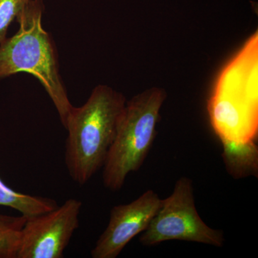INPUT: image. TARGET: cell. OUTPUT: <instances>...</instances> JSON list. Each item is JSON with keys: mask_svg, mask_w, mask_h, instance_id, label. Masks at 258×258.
<instances>
[{"mask_svg": "<svg viewBox=\"0 0 258 258\" xmlns=\"http://www.w3.org/2000/svg\"><path fill=\"white\" fill-rule=\"evenodd\" d=\"M42 0H29L17 19L18 32L0 43V80L20 73L32 75L45 90L64 128L74 106L61 77L53 37L42 25Z\"/></svg>", "mask_w": 258, "mask_h": 258, "instance_id": "6da1fadb", "label": "cell"}, {"mask_svg": "<svg viewBox=\"0 0 258 258\" xmlns=\"http://www.w3.org/2000/svg\"><path fill=\"white\" fill-rule=\"evenodd\" d=\"M126 101L123 93L98 85L82 106L73 108L64 126V163L75 182L86 184L103 168Z\"/></svg>", "mask_w": 258, "mask_h": 258, "instance_id": "7a4b0ae2", "label": "cell"}, {"mask_svg": "<svg viewBox=\"0 0 258 258\" xmlns=\"http://www.w3.org/2000/svg\"><path fill=\"white\" fill-rule=\"evenodd\" d=\"M258 32L222 69L209 98L212 128L222 142L255 141L258 130Z\"/></svg>", "mask_w": 258, "mask_h": 258, "instance_id": "3957f363", "label": "cell"}, {"mask_svg": "<svg viewBox=\"0 0 258 258\" xmlns=\"http://www.w3.org/2000/svg\"><path fill=\"white\" fill-rule=\"evenodd\" d=\"M166 96L164 88L152 87L126 101L103 166V182L107 189H121L128 174L143 165L157 136Z\"/></svg>", "mask_w": 258, "mask_h": 258, "instance_id": "277c9868", "label": "cell"}, {"mask_svg": "<svg viewBox=\"0 0 258 258\" xmlns=\"http://www.w3.org/2000/svg\"><path fill=\"white\" fill-rule=\"evenodd\" d=\"M170 240L187 241L221 247L225 242L222 230L207 225L200 217L194 197L191 179L181 176L176 181L172 193L161 200L160 208L139 242L154 246Z\"/></svg>", "mask_w": 258, "mask_h": 258, "instance_id": "5b68a950", "label": "cell"}, {"mask_svg": "<svg viewBox=\"0 0 258 258\" xmlns=\"http://www.w3.org/2000/svg\"><path fill=\"white\" fill-rule=\"evenodd\" d=\"M83 204L71 198L60 206L27 218L17 258H62L79 227Z\"/></svg>", "mask_w": 258, "mask_h": 258, "instance_id": "8992f818", "label": "cell"}, {"mask_svg": "<svg viewBox=\"0 0 258 258\" xmlns=\"http://www.w3.org/2000/svg\"><path fill=\"white\" fill-rule=\"evenodd\" d=\"M161 204L158 194L149 189L132 203L113 207L106 230L91 250V257H118L132 239L147 230Z\"/></svg>", "mask_w": 258, "mask_h": 258, "instance_id": "52a82bcc", "label": "cell"}, {"mask_svg": "<svg viewBox=\"0 0 258 258\" xmlns=\"http://www.w3.org/2000/svg\"><path fill=\"white\" fill-rule=\"evenodd\" d=\"M226 169L235 179L257 176L258 148L255 141L222 142Z\"/></svg>", "mask_w": 258, "mask_h": 258, "instance_id": "ba28073f", "label": "cell"}, {"mask_svg": "<svg viewBox=\"0 0 258 258\" xmlns=\"http://www.w3.org/2000/svg\"><path fill=\"white\" fill-rule=\"evenodd\" d=\"M0 206L13 208L29 218L54 210L58 205L53 199L15 191L0 179Z\"/></svg>", "mask_w": 258, "mask_h": 258, "instance_id": "9c48e42d", "label": "cell"}, {"mask_svg": "<svg viewBox=\"0 0 258 258\" xmlns=\"http://www.w3.org/2000/svg\"><path fill=\"white\" fill-rule=\"evenodd\" d=\"M27 217L0 214V258H17Z\"/></svg>", "mask_w": 258, "mask_h": 258, "instance_id": "30bf717a", "label": "cell"}, {"mask_svg": "<svg viewBox=\"0 0 258 258\" xmlns=\"http://www.w3.org/2000/svg\"><path fill=\"white\" fill-rule=\"evenodd\" d=\"M29 0H0V43L8 35L11 24L18 18Z\"/></svg>", "mask_w": 258, "mask_h": 258, "instance_id": "8fae6325", "label": "cell"}]
</instances>
